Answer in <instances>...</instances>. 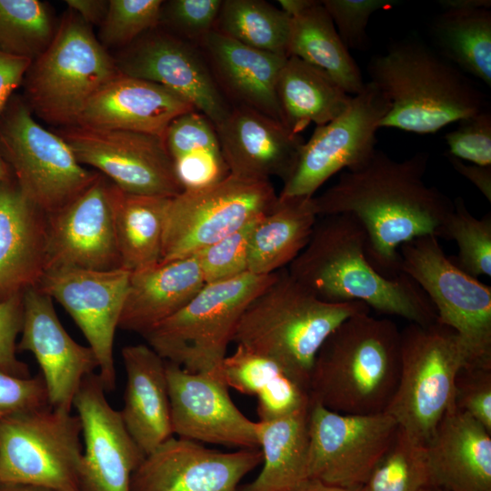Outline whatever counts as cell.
<instances>
[{
    "label": "cell",
    "instance_id": "6da1fadb",
    "mask_svg": "<svg viewBox=\"0 0 491 491\" xmlns=\"http://www.w3.org/2000/svg\"><path fill=\"white\" fill-rule=\"evenodd\" d=\"M429 155L417 152L402 161L380 150L363 165L345 170L337 182L312 203L317 216L348 214L363 226L366 255L382 276H399L400 246L425 235L437 237L454 202L425 181Z\"/></svg>",
    "mask_w": 491,
    "mask_h": 491
},
{
    "label": "cell",
    "instance_id": "7a4b0ae2",
    "mask_svg": "<svg viewBox=\"0 0 491 491\" xmlns=\"http://www.w3.org/2000/svg\"><path fill=\"white\" fill-rule=\"evenodd\" d=\"M366 236L348 214L321 216L302 252L288 265L289 274L320 300L361 302L370 309L418 325L437 318L428 296L408 275H380L366 255Z\"/></svg>",
    "mask_w": 491,
    "mask_h": 491
},
{
    "label": "cell",
    "instance_id": "3957f363",
    "mask_svg": "<svg viewBox=\"0 0 491 491\" xmlns=\"http://www.w3.org/2000/svg\"><path fill=\"white\" fill-rule=\"evenodd\" d=\"M401 335L387 318L369 312L341 323L314 360L308 390L312 402L348 415L384 412L400 372Z\"/></svg>",
    "mask_w": 491,
    "mask_h": 491
},
{
    "label": "cell",
    "instance_id": "277c9868",
    "mask_svg": "<svg viewBox=\"0 0 491 491\" xmlns=\"http://www.w3.org/2000/svg\"><path fill=\"white\" fill-rule=\"evenodd\" d=\"M367 72L390 106L380 128L431 134L488 109L485 94L462 71L417 40L392 43Z\"/></svg>",
    "mask_w": 491,
    "mask_h": 491
},
{
    "label": "cell",
    "instance_id": "5b68a950",
    "mask_svg": "<svg viewBox=\"0 0 491 491\" xmlns=\"http://www.w3.org/2000/svg\"><path fill=\"white\" fill-rule=\"evenodd\" d=\"M364 312L370 308L361 302L320 300L285 267L246 306L233 342L276 361L308 387L324 341L345 320Z\"/></svg>",
    "mask_w": 491,
    "mask_h": 491
},
{
    "label": "cell",
    "instance_id": "8992f818",
    "mask_svg": "<svg viewBox=\"0 0 491 491\" xmlns=\"http://www.w3.org/2000/svg\"><path fill=\"white\" fill-rule=\"evenodd\" d=\"M400 372L385 411L412 440L427 446L454 408L456 377L467 353L456 333L436 320L401 332Z\"/></svg>",
    "mask_w": 491,
    "mask_h": 491
},
{
    "label": "cell",
    "instance_id": "52a82bcc",
    "mask_svg": "<svg viewBox=\"0 0 491 491\" xmlns=\"http://www.w3.org/2000/svg\"><path fill=\"white\" fill-rule=\"evenodd\" d=\"M119 74L115 58L90 25L68 10L47 48L23 80L33 115L55 125H75L91 98Z\"/></svg>",
    "mask_w": 491,
    "mask_h": 491
},
{
    "label": "cell",
    "instance_id": "ba28073f",
    "mask_svg": "<svg viewBox=\"0 0 491 491\" xmlns=\"http://www.w3.org/2000/svg\"><path fill=\"white\" fill-rule=\"evenodd\" d=\"M276 273L247 272L205 284L183 308L143 336L165 361L188 372L222 376V364L243 312Z\"/></svg>",
    "mask_w": 491,
    "mask_h": 491
},
{
    "label": "cell",
    "instance_id": "9c48e42d",
    "mask_svg": "<svg viewBox=\"0 0 491 491\" xmlns=\"http://www.w3.org/2000/svg\"><path fill=\"white\" fill-rule=\"evenodd\" d=\"M0 151L22 194L46 215L74 200L98 175L85 168L67 143L42 126L15 94L0 114Z\"/></svg>",
    "mask_w": 491,
    "mask_h": 491
},
{
    "label": "cell",
    "instance_id": "30bf717a",
    "mask_svg": "<svg viewBox=\"0 0 491 491\" xmlns=\"http://www.w3.org/2000/svg\"><path fill=\"white\" fill-rule=\"evenodd\" d=\"M82 426L77 415L49 406L0 421V483L82 491Z\"/></svg>",
    "mask_w": 491,
    "mask_h": 491
},
{
    "label": "cell",
    "instance_id": "8fae6325",
    "mask_svg": "<svg viewBox=\"0 0 491 491\" xmlns=\"http://www.w3.org/2000/svg\"><path fill=\"white\" fill-rule=\"evenodd\" d=\"M278 198L270 180L228 174L210 185L171 197L160 263L188 257L272 209Z\"/></svg>",
    "mask_w": 491,
    "mask_h": 491
},
{
    "label": "cell",
    "instance_id": "7c38bea8",
    "mask_svg": "<svg viewBox=\"0 0 491 491\" xmlns=\"http://www.w3.org/2000/svg\"><path fill=\"white\" fill-rule=\"evenodd\" d=\"M399 254L401 272L428 296L436 320L460 338L468 357L466 366L491 368V287L457 267L435 235L403 244Z\"/></svg>",
    "mask_w": 491,
    "mask_h": 491
},
{
    "label": "cell",
    "instance_id": "4fadbf2b",
    "mask_svg": "<svg viewBox=\"0 0 491 491\" xmlns=\"http://www.w3.org/2000/svg\"><path fill=\"white\" fill-rule=\"evenodd\" d=\"M389 109L388 101L376 85L366 83L340 115L316 126L304 143L278 196L312 197L337 172L366 164L376 151V134Z\"/></svg>",
    "mask_w": 491,
    "mask_h": 491
},
{
    "label": "cell",
    "instance_id": "5bb4252c",
    "mask_svg": "<svg viewBox=\"0 0 491 491\" xmlns=\"http://www.w3.org/2000/svg\"><path fill=\"white\" fill-rule=\"evenodd\" d=\"M398 426L386 412L341 414L312 402L308 415V478L359 490L391 445Z\"/></svg>",
    "mask_w": 491,
    "mask_h": 491
},
{
    "label": "cell",
    "instance_id": "9a60e30c",
    "mask_svg": "<svg viewBox=\"0 0 491 491\" xmlns=\"http://www.w3.org/2000/svg\"><path fill=\"white\" fill-rule=\"evenodd\" d=\"M57 134L80 164L93 166L124 192L174 197L184 191L163 137L79 125Z\"/></svg>",
    "mask_w": 491,
    "mask_h": 491
},
{
    "label": "cell",
    "instance_id": "2e32d148",
    "mask_svg": "<svg viewBox=\"0 0 491 491\" xmlns=\"http://www.w3.org/2000/svg\"><path fill=\"white\" fill-rule=\"evenodd\" d=\"M131 272L68 266L45 270L37 287L55 299L78 326L98 362L106 393L115 388L114 340Z\"/></svg>",
    "mask_w": 491,
    "mask_h": 491
},
{
    "label": "cell",
    "instance_id": "e0dca14e",
    "mask_svg": "<svg viewBox=\"0 0 491 491\" xmlns=\"http://www.w3.org/2000/svg\"><path fill=\"white\" fill-rule=\"evenodd\" d=\"M115 62L119 73L156 83L180 95L215 127L231 110L200 48L159 25L123 48Z\"/></svg>",
    "mask_w": 491,
    "mask_h": 491
},
{
    "label": "cell",
    "instance_id": "ac0fdd59",
    "mask_svg": "<svg viewBox=\"0 0 491 491\" xmlns=\"http://www.w3.org/2000/svg\"><path fill=\"white\" fill-rule=\"evenodd\" d=\"M173 435L199 443L259 448V423L235 405L222 376L165 361Z\"/></svg>",
    "mask_w": 491,
    "mask_h": 491
},
{
    "label": "cell",
    "instance_id": "d6986e66",
    "mask_svg": "<svg viewBox=\"0 0 491 491\" xmlns=\"http://www.w3.org/2000/svg\"><path fill=\"white\" fill-rule=\"evenodd\" d=\"M96 373L82 381L73 401L84 439L82 491H131L133 474L145 455L114 409Z\"/></svg>",
    "mask_w": 491,
    "mask_h": 491
},
{
    "label": "cell",
    "instance_id": "ffe728a7",
    "mask_svg": "<svg viewBox=\"0 0 491 491\" xmlns=\"http://www.w3.org/2000/svg\"><path fill=\"white\" fill-rule=\"evenodd\" d=\"M262 461L260 448L222 452L173 436L145 456L131 491H236Z\"/></svg>",
    "mask_w": 491,
    "mask_h": 491
},
{
    "label": "cell",
    "instance_id": "44dd1931",
    "mask_svg": "<svg viewBox=\"0 0 491 491\" xmlns=\"http://www.w3.org/2000/svg\"><path fill=\"white\" fill-rule=\"evenodd\" d=\"M111 182H94L58 211L47 215V266L106 271L121 268L110 195Z\"/></svg>",
    "mask_w": 491,
    "mask_h": 491
},
{
    "label": "cell",
    "instance_id": "7402d4cb",
    "mask_svg": "<svg viewBox=\"0 0 491 491\" xmlns=\"http://www.w3.org/2000/svg\"><path fill=\"white\" fill-rule=\"evenodd\" d=\"M23 326L17 352L35 357L50 407L71 412L84 378L98 369L95 353L75 342L59 321L53 299L37 286L23 294Z\"/></svg>",
    "mask_w": 491,
    "mask_h": 491
},
{
    "label": "cell",
    "instance_id": "603a6c76",
    "mask_svg": "<svg viewBox=\"0 0 491 491\" xmlns=\"http://www.w3.org/2000/svg\"><path fill=\"white\" fill-rule=\"evenodd\" d=\"M215 129L229 174L249 179L285 182L305 143L281 122L246 107H231Z\"/></svg>",
    "mask_w": 491,
    "mask_h": 491
},
{
    "label": "cell",
    "instance_id": "cb8c5ba5",
    "mask_svg": "<svg viewBox=\"0 0 491 491\" xmlns=\"http://www.w3.org/2000/svg\"><path fill=\"white\" fill-rule=\"evenodd\" d=\"M192 111L196 109L167 88L119 73L91 98L75 125L164 138L174 119Z\"/></svg>",
    "mask_w": 491,
    "mask_h": 491
},
{
    "label": "cell",
    "instance_id": "d4e9b609",
    "mask_svg": "<svg viewBox=\"0 0 491 491\" xmlns=\"http://www.w3.org/2000/svg\"><path fill=\"white\" fill-rule=\"evenodd\" d=\"M198 47L231 107L250 108L283 124L276 82L287 55L249 47L215 30L209 32Z\"/></svg>",
    "mask_w": 491,
    "mask_h": 491
},
{
    "label": "cell",
    "instance_id": "484cf974",
    "mask_svg": "<svg viewBox=\"0 0 491 491\" xmlns=\"http://www.w3.org/2000/svg\"><path fill=\"white\" fill-rule=\"evenodd\" d=\"M47 266V215L14 178L0 182V302L37 286Z\"/></svg>",
    "mask_w": 491,
    "mask_h": 491
},
{
    "label": "cell",
    "instance_id": "4316f807",
    "mask_svg": "<svg viewBox=\"0 0 491 491\" xmlns=\"http://www.w3.org/2000/svg\"><path fill=\"white\" fill-rule=\"evenodd\" d=\"M122 358L126 383L120 414L146 456L174 436L165 360L144 344L123 347Z\"/></svg>",
    "mask_w": 491,
    "mask_h": 491
},
{
    "label": "cell",
    "instance_id": "83f0119b",
    "mask_svg": "<svg viewBox=\"0 0 491 491\" xmlns=\"http://www.w3.org/2000/svg\"><path fill=\"white\" fill-rule=\"evenodd\" d=\"M433 484L445 491H491V433L452 408L426 446Z\"/></svg>",
    "mask_w": 491,
    "mask_h": 491
},
{
    "label": "cell",
    "instance_id": "f1b7e54d",
    "mask_svg": "<svg viewBox=\"0 0 491 491\" xmlns=\"http://www.w3.org/2000/svg\"><path fill=\"white\" fill-rule=\"evenodd\" d=\"M205 285L195 255L131 272L118 328L144 336Z\"/></svg>",
    "mask_w": 491,
    "mask_h": 491
},
{
    "label": "cell",
    "instance_id": "f546056e",
    "mask_svg": "<svg viewBox=\"0 0 491 491\" xmlns=\"http://www.w3.org/2000/svg\"><path fill=\"white\" fill-rule=\"evenodd\" d=\"M221 373L228 387L256 396L261 422L289 416L309 401L308 387L283 366L241 346L225 356Z\"/></svg>",
    "mask_w": 491,
    "mask_h": 491
},
{
    "label": "cell",
    "instance_id": "4dcf8cb0",
    "mask_svg": "<svg viewBox=\"0 0 491 491\" xmlns=\"http://www.w3.org/2000/svg\"><path fill=\"white\" fill-rule=\"evenodd\" d=\"M312 197L278 196L272 209L259 218L249 243V273H276L302 252L318 217Z\"/></svg>",
    "mask_w": 491,
    "mask_h": 491
},
{
    "label": "cell",
    "instance_id": "1f68e13d",
    "mask_svg": "<svg viewBox=\"0 0 491 491\" xmlns=\"http://www.w3.org/2000/svg\"><path fill=\"white\" fill-rule=\"evenodd\" d=\"M276 96L284 125L298 135L310 123L332 121L352 99L326 73L293 55L279 73Z\"/></svg>",
    "mask_w": 491,
    "mask_h": 491
},
{
    "label": "cell",
    "instance_id": "d6a6232c",
    "mask_svg": "<svg viewBox=\"0 0 491 491\" xmlns=\"http://www.w3.org/2000/svg\"><path fill=\"white\" fill-rule=\"evenodd\" d=\"M309 407L278 419L258 421L263 467L254 481L236 491H294L308 479Z\"/></svg>",
    "mask_w": 491,
    "mask_h": 491
},
{
    "label": "cell",
    "instance_id": "836d02e7",
    "mask_svg": "<svg viewBox=\"0 0 491 491\" xmlns=\"http://www.w3.org/2000/svg\"><path fill=\"white\" fill-rule=\"evenodd\" d=\"M110 195L121 268L135 272L159 264L171 197L126 193L112 182Z\"/></svg>",
    "mask_w": 491,
    "mask_h": 491
},
{
    "label": "cell",
    "instance_id": "e575fe53",
    "mask_svg": "<svg viewBox=\"0 0 491 491\" xmlns=\"http://www.w3.org/2000/svg\"><path fill=\"white\" fill-rule=\"evenodd\" d=\"M287 55L296 56L324 71L348 95L359 94L365 84L359 66L339 37L321 1L291 17Z\"/></svg>",
    "mask_w": 491,
    "mask_h": 491
},
{
    "label": "cell",
    "instance_id": "d590c367",
    "mask_svg": "<svg viewBox=\"0 0 491 491\" xmlns=\"http://www.w3.org/2000/svg\"><path fill=\"white\" fill-rule=\"evenodd\" d=\"M431 35L443 58L491 86L490 9H443Z\"/></svg>",
    "mask_w": 491,
    "mask_h": 491
},
{
    "label": "cell",
    "instance_id": "8d00e7d4",
    "mask_svg": "<svg viewBox=\"0 0 491 491\" xmlns=\"http://www.w3.org/2000/svg\"><path fill=\"white\" fill-rule=\"evenodd\" d=\"M290 24L289 15L266 1L222 0L214 30L249 47L287 55Z\"/></svg>",
    "mask_w": 491,
    "mask_h": 491
},
{
    "label": "cell",
    "instance_id": "74e56055",
    "mask_svg": "<svg viewBox=\"0 0 491 491\" xmlns=\"http://www.w3.org/2000/svg\"><path fill=\"white\" fill-rule=\"evenodd\" d=\"M433 484L427 448L398 427L386 452L359 491H428Z\"/></svg>",
    "mask_w": 491,
    "mask_h": 491
},
{
    "label": "cell",
    "instance_id": "f35d334b",
    "mask_svg": "<svg viewBox=\"0 0 491 491\" xmlns=\"http://www.w3.org/2000/svg\"><path fill=\"white\" fill-rule=\"evenodd\" d=\"M55 33L47 6L38 0H0V52L37 58Z\"/></svg>",
    "mask_w": 491,
    "mask_h": 491
},
{
    "label": "cell",
    "instance_id": "ab89813d",
    "mask_svg": "<svg viewBox=\"0 0 491 491\" xmlns=\"http://www.w3.org/2000/svg\"><path fill=\"white\" fill-rule=\"evenodd\" d=\"M454 208L437 235V238L453 240L458 246L451 261L466 274L477 278L491 276V214L481 219L472 215L464 199L454 200Z\"/></svg>",
    "mask_w": 491,
    "mask_h": 491
},
{
    "label": "cell",
    "instance_id": "60d3db41",
    "mask_svg": "<svg viewBox=\"0 0 491 491\" xmlns=\"http://www.w3.org/2000/svg\"><path fill=\"white\" fill-rule=\"evenodd\" d=\"M162 0H110L100 25V43L125 48L145 32L158 26Z\"/></svg>",
    "mask_w": 491,
    "mask_h": 491
},
{
    "label": "cell",
    "instance_id": "b9f144b4",
    "mask_svg": "<svg viewBox=\"0 0 491 491\" xmlns=\"http://www.w3.org/2000/svg\"><path fill=\"white\" fill-rule=\"evenodd\" d=\"M260 217L195 254L205 284L228 280L248 272L250 238Z\"/></svg>",
    "mask_w": 491,
    "mask_h": 491
},
{
    "label": "cell",
    "instance_id": "7bdbcfd3",
    "mask_svg": "<svg viewBox=\"0 0 491 491\" xmlns=\"http://www.w3.org/2000/svg\"><path fill=\"white\" fill-rule=\"evenodd\" d=\"M222 0L163 1L159 26L198 46L214 30Z\"/></svg>",
    "mask_w": 491,
    "mask_h": 491
},
{
    "label": "cell",
    "instance_id": "ee69618b",
    "mask_svg": "<svg viewBox=\"0 0 491 491\" xmlns=\"http://www.w3.org/2000/svg\"><path fill=\"white\" fill-rule=\"evenodd\" d=\"M346 47L366 50L369 45L366 27L370 16L380 9L393 7L395 0H322Z\"/></svg>",
    "mask_w": 491,
    "mask_h": 491
},
{
    "label": "cell",
    "instance_id": "f6af8a7d",
    "mask_svg": "<svg viewBox=\"0 0 491 491\" xmlns=\"http://www.w3.org/2000/svg\"><path fill=\"white\" fill-rule=\"evenodd\" d=\"M446 134L448 155L479 165H491V113L489 109L460 120Z\"/></svg>",
    "mask_w": 491,
    "mask_h": 491
},
{
    "label": "cell",
    "instance_id": "bcb514c9",
    "mask_svg": "<svg viewBox=\"0 0 491 491\" xmlns=\"http://www.w3.org/2000/svg\"><path fill=\"white\" fill-rule=\"evenodd\" d=\"M164 140L173 161L197 150L221 147L215 126L198 111L174 119Z\"/></svg>",
    "mask_w": 491,
    "mask_h": 491
},
{
    "label": "cell",
    "instance_id": "7dc6e473",
    "mask_svg": "<svg viewBox=\"0 0 491 491\" xmlns=\"http://www.w3.org/2000/svg\"><path fill=\"white\" fill-rule=\"evenodd\" d=\"M454 406L491 433V368L464 366L456 377Z\"/></svg>",
    "mask_w": 491,
    "mask_h": 491
},
{
    "label": "cell",
    "instance_id": "c3c4849f",
    "mask_svg": "<svg viewBox=\"0 0 491 491\" xmlns=\"http://www.w3.org/2000/svg\"><path fill=\"white\" fill-rule=\"evenodd\" d=\"M46 406L47 393L41 375L22 378L0 369V421L13 414Z\"/></svg>",
    "mask_w": 491,
    "mask_h": 491
},
{
    "label": "cell",
    "instance_id": "681fc988",
    "mask_svg": "<svg viewBox=\"0 0 491 491\" xmlns=\"http://www.w3.org/2000/svg\"><path fill=\"white\" fill-rule=\"evenodd\" d=\"M174 164L184 190L210 185L229 174L221 147L192 152L174 160Z\"/></svg>",
    "mask_w": 491,
    "mask_h": 491
},
{
    "label": "cell",
    "instance_id": "f907efd6",
    "mask_svg": "<svg viewBox=\"0 0 491 491\" xmlns=\"http://www.w3.org/2000/svg\"><path fill=\"white\" fill-rule=\"evenodd\" d=\"M23 295L0 302V369L16 377L31 376L28 366L17 357L16 339L23 326Z\"/></svg>",
    "mask_w": 491,
    "mask_h": 491
},
{
    "label": "cell",
    "instance_id": "816d5d0a",
    "mask_svg": "<svg viewBox=\"0 0 491 491\" xmlns=\"http://www.w3.org/2000/svg\"><path fill=\"white\" fill-rule=\"evenodd\" d=\"M31 60L0 52V114L23 84Z\"/></svg>",
    "mask_w": 491,
    "mask_h": 491
},
{
    "label": "cell",
    "instance_id": "f5cc1de1",
    "mask_svg": "<svg viewBox=\"0 0 491 491\" xmlns=\"http://www.w3.org/2000/svg\"><path fill=\"white\" fill-rule=\"evenodd\" d=\"M447 159L453 168L470 181L491 202V165H479L476 164H466L464 161L447 155Z\"/></svg>",
    "mask_w": 491,
    "mask_h": 491
},
{
    "label": "cell",
    "instance_id": "db71d44e",
    "mask_svg": "<svg viewBox=\"0 0 491 491\" xmlns=\"http://www.w3.org/2000/svg\"><path fill=\"white\" fill-rule=\"evenodd\" d=\"M65 3L88 25H101L108 8V1L105 0H66Z\"/></svg>",
    "mask_w": 491,
    "mask_h": 491
},
{
    "label": "cell",
    "instance_id": "11a10c76",
    "mask_svg": "<svg viewBox=\"0 0 491 491\" xmlns=\"http://www.w3.org/2000/svg\"><path fill=\"white\" fill-rule=\"evenodd\" d=\"M443 9H467L491 7L490 0H442L439 2Z\"/></svg>",
    "mask_w": 491,
    "mask_h": 491
},
{
    "label": "cell",
    "instance_id": "9f6ffc18",
    "mask_svg": "<svg viewBox=\"0 0 491 491\" xmlns=\"http://www.w3.org/2000/svg\"><path fill=\"white\" fill-rule=\"evenodd\" d=\"M294 491H359L325 484L316 479L308 478Z\"/></svg>",
    "mask_w": 491,
    "mask_h": 491
},
{
    "label": "cell",
    "instance_id": "6f0895ef",
    "mask_svg": "<svg viewBox=\"0 0 491 491\" xmlns=\"http://www.w3.org/2000/svg\"><path fill=\"white\" fill-rule=\"evenodd\" d=\"M314 0H278L280 9L293 17L307 8Z\"/></svg>",
    "mask_w": 491,
    "mask_h": 491
},
{
    "label": "cell",
    "instance_id": "680465c9",
    "mask_svg": "<svg viewBox=\"0 0 491 491\" xmlns=\"http://www.w3.org/2000/svg\"><path fill=\"white\" fill-rule=\"evenodd\" d=\"M0 491H55L50 488L13 483H0Z\"/></svg>",
    "mask_w": 491,
    "mask_h": 491
},
{
    "label": "cell",
    "instance_id": "91938a15",
    "mask_svg": "<svg viewBox=\"0 0 491 491\" xmlns=\"http://www.w3.org/2000/svg\"><path fill=\"white\" fill-rule=\"evenodd\" d=\"M12 178H14L12 171L0 151V182L7 181Z\"/></svg>",
    "mask_w": 491,
    "mask_h": 491
},
{
    "label": "cell",
    "instance_id": "94428289",
    "mask_svg": "<svg viewBox=\"0 0 491 491\" xmlns=\"http://www.w3.org/2000/svg\"><path fill=\"white\" fill-rule=\"evenodd\" d=\"M429 491H440V489H438V488H432V489H430Z\"/></svg>",
    "mask_w": 491,
    "mask_h": 491
},
{
    "label": "cell",
    "instance_id": "6125c7cd",
    "mask_svg": "<svg viewBox=\"0 0 491 491\" xmlns=\"http://www.w3.org/2000/svg\"><path fill=\"white\" fill-rule=\"evenodd\" d=\"M431 489H432V488H431ZM429 490H430V489H429ZM429 490H428V491H429Z\"/></svg>",
    "mask_w": 491,
    "mask_h": 491
}]
</instances>
